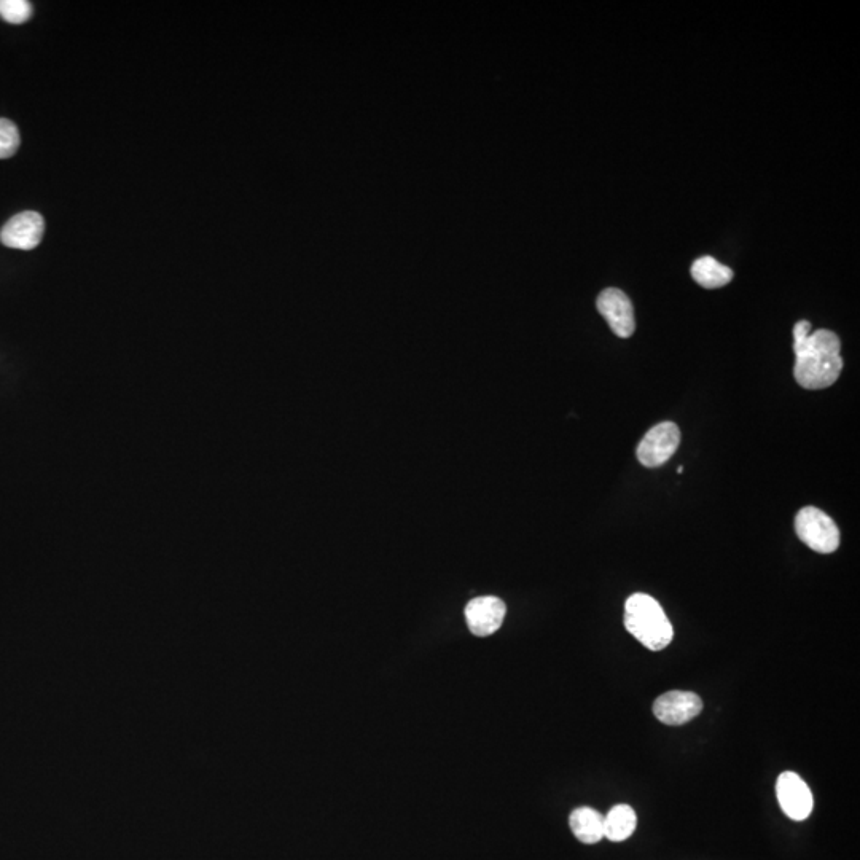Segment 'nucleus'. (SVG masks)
<instances>
[{
    "label": "nucleus",
    "instance_id": "f257e3e1",
    "mask_svg": "<svg viewBox=\"0 0 860 860\" xmlns=\"http://www.w3.org/2000/svg\"><path fill=\"white\" fill-rule=\"evenodd\" d=\"M811 324L800 321L794 327L795 380L808 391H821L835 384L843 370L841 341L830 330L810 333Z\"/></svg>",
    "mask_w": 860,
    "mask_h": 860
},
{
    "label": "nucleus",
    "instance_id": "f03ea898",
    "mask_svg": "<svg viewBox=\"0 0 860 860\" xmlns=\"http://www.w3.org/2000/svg\"><path fill=\"white\" fill-rule=\"evenodd\" d=\"M625 628L653 652L666 649L674 638L673 625L660 602L645 593H634L626 601Z\"/></svg>",
    "mask_w": 860,
    "mask_h": 860
},
{
    "label": "nucleus",
    "instance_id": "7ed1b4c3",
    "mask_svg": "<svg viewBox=\"0 0 860 860\" xmlns=\"http://www.w3.org/2000/svg\"><path fill=\"white\" fill-rule=\"evenodd\" d=\"M795 531L798 539L816 553L830 555L840 547V529L837 523L816 507H805L797 513Z\"/></svg>",
    "mask_w": 860,
    "mask_h": 860
},
{
    "label": "nucleus",
    "instance_id": "20e7f679",
    "mask_svg": "<svg viewBox=\"0 0 860 860\" xmlns=\"http://www.w3.org/2000/svg\"><path fill=\"white\" fill-rule=\"evenodd\" d=\"M681 442V432L679 427L674 423H661L645 434L639 443L638 454L639 462L642 466L660 467L673 458Z\"/></svg>",
    "mask_w": 860,
    "mask_h": 860
},
{
    "label": "nucleus",
    "instance_id": "39448f33",
    "mask_svg": "<svg viewBox=\"0 0 860 860\" xmlns=\"http://www.w3.org/2000/svg\"><path fill=\"white\" fill-rule=\"evenodd\" d=\"M779 806L792 821H805L813 813L814 798L810 787L797 773L784 771L776 781Z\"/></svg>",
    "mask_w": 860,
    "mask_h": 860
},
{
    "label": "nucleus",
    "instance_id": "423d86ee",
    "mask_svg": "<svg viewBox=\"0 0 860 860\" xmlns=\"http://www.w3.org/2000/svg\"><path fill=\"white\" fill-rule=\"evenodd\" d=\"M703 711V701L700 696L693 692H682L673 690L658 696L653 703V714L660 720L661 724L679 727L685 725L695 717L700 716Z\"/></svg>",
    "mask_w": 860,
    "mask_h": 860
},
{
    "label": "nucleus",
    "instance_id": "0eeeda50",
    "mask_svg": "<svg viewBox=\"0 0 860 860\" xmlns=\"http://www.w3.org/2000/svg\"><path fill=\"white\" fill-rule=\"evenodd\" d=\"M45 220L39 212L26 211L15 215L0 231V241L10 249L32 251L42 243Z\"/></svg>",
    "mask_w": 860,
    "mask_h": 860
},
{
    "label": "nucleus",
    "instance_id": "6e6552de",
    "mask_svg": "<svg viewBox=\"0 0 860 860\" xmlns=\"http://www.w3.org/2000/svg\"><path fill=\"white\" fill-rule=\"evenodd\" d=\"M599 314L606 319L610 330L620 338H630L636 330L634 321V308L631 300L625 292L620 289L604 290L596 300Z\"/></svg>",
    "mask_w": 860,
    "mask_h": 860
},
{
    "label": "nucleus",
    "instance_id": "1a4fd4ad",
    "mask_svg": "<svg viewBox=\"0 0 860 860\" xmlns=\"http://www.w3.org/2000/svg\"><path fill=\"white\" fill-rule=\"evenodd\" d=\"M505 614L507 607L502 599L496 596H481L472 599L466 606L467 626L475 636L485 638L501 628Z\"/></svg>",
    "mask_w": 860,
    "mask_h": 860
},
{
    "label": "nucleus",
    "instance_id": "9d476101",
    "mask_svg": "<svg viewBox=\"0 0 860 860\" xmlns=\"http://www.w3.org/2000/svg\"><path fill=\"white\" fill-rule=\"evenodd\" d=\"M574 837L585 845H596L604 838V816L590 806H580L569 817Z\"/></svg>",
    "mask_w": 860,
    "mask_h": 860
},
{
    "label": "nucleus",
    "instance_id": "9b49d317",
    "mask_svg": "<svg viewBox=\"0 0 860 860\" xmlns=\"http://www.w3.org/2000/svg\"><path fill=\"white\" fill-rule=\"evenodd\" d=\"M638 827V816L630 805H617L604 816V838L607 840H628Z\"/></svg>",
    "mask_w": 860,
    "mask_h": 860
},
{
    "label": "nucleus",
    "instance_id": "f8f14e48",
    "mask_svg": "<svg viewBox=\"0 0 860 860\" xmlns=\"http://www.w3.org/2000/svg\"><path fill=\"white\" fill-rule=\"evenodd\" d=\"M692 278L704 289H720L733 279V271L716 258L701 257L692 265Z\"/></svg>",
    "mask_w": 860,
    "mask_h": 860
},
{
    "label": "nucleus",
    "instance_id": "ddd939ff",
    "mask_svg": "<svg viewBox=\"0 0 860 860\" xmlns=\"http://www.w3.org/2000/svg\"><path fill=\"white\" fill-rule=\"evenodd\" d=\"M20 131L15 123L7 118H0V160L13 157L20 149Z\"/></svg>",
    "mask_w": 860,
    "mask_h": 860
},
{
    "label": "nucleus",
    "instance_id": "4468645a",
    "mask_svg": "<svg viewBox=\"0 0 860 860\" xmlns=\"http://www.w3.org/2000/svg\"><path fill=\"white\" fill-rule=\"evenodd\" d=\"M0 16L7 23H26L32 16V5L28 0H0Z\"/></svg>",
    "mask_w": 860,
    "mask_h": 860
}]
</instances>
